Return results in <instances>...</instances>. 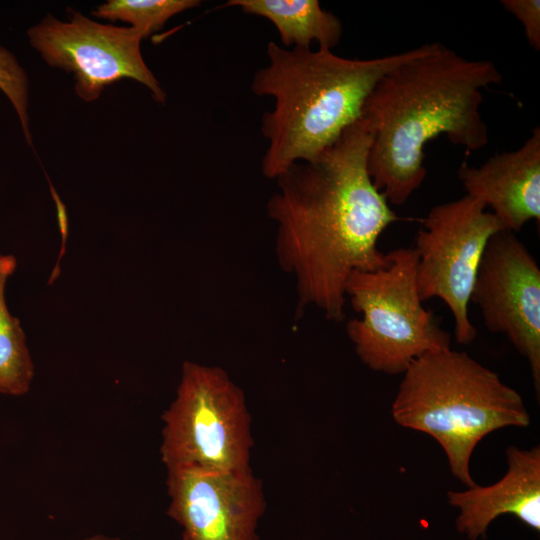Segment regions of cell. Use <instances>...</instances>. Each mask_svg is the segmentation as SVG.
<instances>
[{"mask_svg": "<svg viewBox=\"0 0 540 540\" xmlns=\"http://www.w3.org/2000/svg\"><path fill=\"white\" fill-rule=\"evenodd\" d=\"M167 514L183 540H258L266 510L262 481L252 469L212 473L167 470Z\"/></svg>", "mask_w": 540, "mask_h": 540, "instance_id": "10", "label": "cell"}, {"mask_svg": "<svg viewBox=\"0 0 540 540\" xmlns=\"http://www.w3.org/2000/svg\"><path fill=\"white\" fill-rule=\"evenodd\" d=\"M506 458L507 472L496 483L447 493L449 504L459 509L456 529L469 540L485 538L489 525L504 514L540 531V448L509 446Z\"/></svg>", "mask_w": 540, "mask_h": 540, "instance_id": "12", "label": "cell"}, {"mask_svg": "<svg viewBox=\"0 0 540 540\" xmlns=\"http://www.w3.org/2000/svg\"><path fill=\"white\" fill-rule=\"evenodd\" d=\"M403 374L393 419L433 437L451 473L467 488L476 485L470 459L478 443L498 429L530 424L521 395L466 352L427 353Z\"/></svg>", "mask_w": 540, "mask_h": 540, "instance_id": "4", "label": "cell"}, {"mask_svg": "<svg viewBox=\"0 0 540 540\" xmlns=\"http://www.w3.org/2000/svg\"><path fill=\"white\" fill-rule=\"evenodd\" d=\"M199 5L197 0H109L92 14L97 18L130 23L148 37L171 17Z\"/></svg>", "mask_w": 540, "mask_h": 540, "instance_id": "15", "label": "cell"}, {"mask_svg": "<svg viewBox=\"0 0 540 540\" xmlns=\"http://www.w3.org/2000/svg\"><path fill=\"white\" fill-rule=\"evenodd\" d=\"M470 302L479 307L485 327L504 334L527 360L539 399L540 269L515 233L501 230L490 238Z\"/></svg>", "mask_w": 540, "mask_h": 540, "instance_id": "9", "label": "cell"}, {"mask_svg": "<svg viewBox=\"0 0 540 540\" xmlns=\"http://www.w3.org/2000/svg\"><path fill=\"white\" fill-rule=\"evenodd\" d=\"M5 284H0V393L20 396L29 391L34 366L20 321L7 308Z\"/></svg>", "mask_w": 540, "mask_h": 540, "instance_id": "14", "label": "cell"}, {"mask_svg": "<svg viewBox=\"0 0 540 540\" xmlns=\"http://www.w3.org/2000/svg\"><path fill=\"white\" fill-rule=\"evenodd\" d=\"M160 455L169 469H251V416L243 390L220 367L186 361L162 415Z\"/></svg>", "mask_w": 540, "mask_h": 540, "instance_id": "6", "label": "cell"}, {"mask_svg": "<svg viewBox=\"0 0 540 540\" xmlns=\"http://www.w3.org/2000/svg\"><path fill=\"white\" fill-rule=\"evenodd\" d=\"M227 5L269 20L284 48H311L317 42L332 50L342 37L340 19L317 0H230Z\"/></svg>", "mask_w": 540, "mask_h": 540, "instance_id": "13", "label": "cell"}, {"mask_svg": "<svg viewBox=\"0 0 540 540\" xmlns=\"http://www.w3.org/2000/svg\"><path fill=\"white\" fill-rule=\"evenodd\" d=\"M371 142L360 119L314 160L275 179L267 213L276 224L277 261L295 279L300 312L312 306L342 321L351 273L387 262L378 240L399 218L368 174Z\"/></svg>", "mask_w": 540, "mask_h": 540, "instance_id": "1", "label": "cell"}, {"mask_svg": "<svg viewBox=\"0 0 540 540\" xmlns=\"http://www.w3.org/2000/svg\"><path fill=\"white\" fill-rule=\"evenodd\" d=\"M458 178L470 196L490 207L504 230L519 232L540 220V129L510 152L488 158L480 167L463 162Z\"/></svg>", "mask_w": 540, "mask_h": 540, "instance_id": "11", "label": "cell"}, {"mask_svg": "<svg viewBox=\"0 0 540 540\" xmlns=\"http://www.w3.org/2000/svg\"><path fill=\"white\" fill-rule=\"evenodd\" d=\"M417 50L351 59L323 47L284 48L268 42V62L251 83L255 95L274 100L273 109L261 119L268 143L261 161L263 175L276 179L293 164L314 160L360 120L380 79Z\"/></svg>", "mask_w": 540, "mask_h": 540, "instance_id": "3", "label": "cell"}, {"mask_svg": "<svg viewBox=\"0 0 540 540\" xmlns=\"http://www.w3.org/2000/svg\"><path fill=\"white\" fill-rule=\"evenodd\" d=\"M0 89L13 104L29 145H32L28 117V79L15 57L0 46Z\"/></svg>", "mask_w": 540, "mask_h": 540, "instance_id": "16", "label": "cell"}, {"mask_svg": "<svg viewBox=\"0 0 540 540\" xmlns=\"http://www.w3.org/2000/svg\"><path fill=\"white\" fill-rule=\"evenodd\" d=\"M503 8L522 24L529 45L540 50V1L501 0Z\"/></svg>", "mask_w": 540, "mask_h": 540, "instance_id": "17", "label": "cell"}, {"mask_svg": "<svg viewBox=\"0 0 540 540\" xmlns=\"http://www.w3.org/2000/svg\"><path fill=\"white\" fill-rule=\"evenodd\" d=\"M16 258L13 255L0 254V284L6 283L7 278L15 271Z\"/></svg>", "mask_w": 540, "mask_h": 540, "instance_id": "18", "label": "cell"}, {"mask_svg": "<svg viewBox=\"0 0 540 540\" xmlns=\"http://www.w3.org/2000/svg\"><path fill=\"white\" fill-rule=\"evenodd\" d=\"M386 264L374 271H354L345 293L360 314L346 324L358 358L373 371L403 374L417 358L451 349V335L423 306L413 248L388 253Z\"/></svg>", "mask_w": 540, "mask_h": 540, "instance_id": "5", "label": "cell"}, {"mask_svg": "<svg viewBox=\"0 0 540 540\" xmlns=\"http://www.w3.org/2000/svg\"><path fill=\"white\" fill-rule=\"evenodd\" d=\"M69 16L64 22L48 14L27 33L32 47L51 67L74 74L81 99L96 100L106 86L129 78L146 86L157 102L166 101L141 54L144 32L101 24L70 9Z\"/></svg>", "mask_w": 540, "mask_h": 540, "instance_id": "8", "label": "cell"}, {"mask_svg": "<svg viewBox=\"0 0 540 540\" xmlns=\"http://www.w3.org/2000/svg\"><path fill=\"white\" fill-rule=\"evenodd\" d=\"M485 209L467 195L432 207L413 248L421 300L440 298L448 306L456 341L462 345L470 344L477 334L468 305L483 253L490 238L504 230Z\"/></svg>", "mask_w": 540, "mask_h": 540, "instance_id": "7", "label": "cell"}, {"mask_svg": "<svg viewBox=\"0 0 540 540\" xmlns=\"http://www.w3.org/2000/svg\"><path fill=\"white\" fill-rule=\"evenodd\" d=\"M501 80L492 61L467 59L440 42L419 46L380 79L360 119L372 134L368 174L389 204H405L422 185L424 149L439 135L467 153L488 144L483 90Z\"/></svg>", "mask_w": 540, "mask_h": 540, "instance_id": "2", "label": "cell"}, {"mask_svg": "<svg viewBox=\"0 0 540 540\" xmlns=\"http://www.w3.org/2000/svg\"><path fill=\"white\" fill-rule=\"evenodd\" d=\"M84 540H120L118 538H111L104 535H93L90 537L85 538Z\"/></svg>", "mask_w": 540, "mask_h": 540, "instance_id": "19", "label": "cell"}]
</instances>
